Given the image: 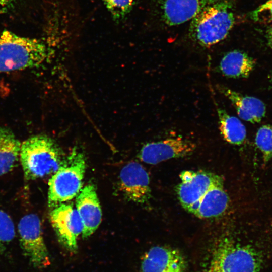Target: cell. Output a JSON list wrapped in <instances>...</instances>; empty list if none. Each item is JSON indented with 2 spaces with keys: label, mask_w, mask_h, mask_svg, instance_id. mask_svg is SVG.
Here are the masks:
<instances>
[{
  "label": "cell",
  "mask_w": 272,
  "mask_h": 272,
  "mask_svg": "<svg viewBox=\"0 0 272 272\" xmlns=\"http://www.w3.org/2000/svg\"><path fill=\"white\" fill-rule=\"evenodd\" d=\"M176 191L183 208L201 219L221 216L227 209L229 196L223 178L207 171H184Z\"/></svg>",
  "instance_id": "cell-1"
},
{
  "label": "cell",
  "mask_w": 272,
  "mask_h": 272,
  "mask_svg": "<svg viewBox=\"0 0 272 272\" xmlns=\"http://www.w3.org/2000/svg\"><path fill=\"white\" fill-rule=\"evenodd\" d=\"M232 7L227 1L206 2L192 19L191 36L199 45L209 47L224 39L233 27Z\"/></svg>",
  "instance_id": "cell-2"
},
{
  "label": "cell",
  "mask_w": 272,
  "mask_h": 272,
  "mask_svg": "<svg viewBox=\"0 0 272 272\" xmlns=\"http://www.w3.org/2000/svg\"><path fill=\"white\" fill-rule=\"evenodd\" d=\"M64 159L60 147L48 136L34 135L21 143L20 159L28 180L54 173Z\"/></svg>",
  "instance_id": "cell-3"
},
{
  "label": "cell",
  "mask_w": 272,
  "mask_h": 272,
  "mask_svg": "<svg viewBox=\"0 0 272 272\" xmlns=\"http://www.w3.org/2000/svg\"><path fill=\"white\" fill-rule=\"evenodd\" d=\"M45 45L40 40L0 32V72L36 67L46 57Z\"/></svg>",
  "instance_id": "cell-4"
},
{
  "label": "cell",
  "mask_w": 272,
  "mask_h": 272,
  "mask_svg": "<svg viewBox=\"0 0 272 272\" xmlns=\"http://www.w3.org/2000/svg\"><path fill=\"white\" fill-rule=\"evenodd\" d=\"M261 264L253 247L223 237L214 247L206 272H259Z\"/></svg>",
  "instance_id": "cell-5"
},
{
  "label": "cell",
  "mask_w": 272,
  "mask_h": 272,
  "mask_svg": "<svg viewBox=\"0 0 272 272\" xmlns=\"http://www.w3.org/2000/svg\"><path fill=\"white\" fill-rule=\"evenodd\" d=\"M86 168L84 154L74 149L49 179L48 203L50 208L78 195L82 189Z\"/></svg>",
  "instance_id": "cell-6"
},
{
  "label": "cell",
  "mask_w": 272,
  "mask_h": 272,
  "mask_svg": "<svg viewBox=\"0 0 272 272\" xmlns=\"http://www.w3.org/2000/svg\"><path fill=\"white\" fill-rule=\"evenodd\" d=\"M18 231L21 248L30 263L37 268L49 265L50 257L39 217L32 213L25 215L19 222Z\"/></svg>",
  "instance_id": "cell-7"
},
{
  "label": "cell",
  "mask_w": 272,
  "mask_h": 272,
  "mask_svg": "<svg viewBox=\"0 0 272 272\" xmlns=\"http://www.w3.org/2000/svg\"><path fill=\"white\" fill-rule=\"evenodd\" d=\"M50 220L60 243L71 252L77 250V238L83 231V224L73 205L62 203L52 208Z\"/></svg>",
  "instance_id": "cell-8"
},
{
  "label": "cell",
  "mask_w": 272,
  "mask_h": 272,
  "mask_svg": "<svg viewBox=\"0 0 272 272\" xmlns=\"http://www.w3.org/2000/svg\"><path fill=\"white\" fill-rule=\"evenodd\" d=\"M195 144L182 137L170 138L145 144L139 154L144 163L156 165L175 158L188 156L194 151Z\"/></svg>",
  "instance_id": "cell-9"
},
{
  "label": "cell",
  "mask_w": 272,
  "mask_h": 272,
  "mask_svg": "<svg viewBox=\"0 0 272 272\" xmlns=\"http://www.w3.org/2000/svg\"><path fill=\"white\" fill-rule=\"evenodd\" d=\"M119 185L124 196L129 201L143 203L150 197L149 176L138 162H130L122 168L119 174Z\"/></svg>",
  "instance_id": "cell-10"
},
{
  "label": "cell",
  "mask_w": 272,
  "mask_h": 272,
  "mask_svg": "<svg viewBox=\"0 0 272 272\" xmlns=\"http://www.w3.org/2000/svg\"><path fill=\"white\" fill-rule=\"evenodd\" d=\"M142 272H186L187 264L183 254L177 249L166 246H156L145 254Z\"/></svg>",
  "instance_id": "cell-11"
},
{
  "label": "cell",
  "mask_w": 272,
  "mask_h": 272,
  "mask_svg": "<svg viewBox=\"0 0 272 272\" xmlns=\"http://www.w3.org/2000/svg\"><path fill=\"white\" fill-rule=\"evenodd\" d=\"M76 207L83 224L82 237L88 238L96 230L102 220V210L93 185L81 189L76 198Z\"/></svg>",
  "instance_id": "cell-12"
},
{
  "label": "cell",
  "mask_w": 272,
  "mask_h": 272,
  "mask_svg": "<svg viewBox=\"0 0 272 272\" xmlns=\"http://www.w3.org/2000/svg\"><path fill=\"white\" fill-rule=\"evenodd\" d=\"M216 88L231 101L242 119L255 123L259 122L264 117L266 107L260 99L242 95L223 85H217Z\"/></svg>",
  "instance_id": "cell-13"
},
{
  "label": "cell",
  "mask_w": 272,
  "mask_h": 272,
  "mask_svg": "<svg viewBox=\"0 0 272 272\" xmlns=\"http://www.w3.org/2000/svg\"><path fill=\"white\" fill-rule=\"evenodd\" d=\"M207 0H163L162 16L165 23L175 26L192 20Z\"/></svg>",
  "instance_id": "cell-14"
},
{
  "label": "cell",
  "mask_w": 272,
  "mask_h": 272,
  "mask_svg": "<svg viewBox=\"0 0 272 272\" xmlns=\"http://www.w3.org/2000/svg\"><path fill=\"white\" fill-rule=\"evenodd\" d=\"M255 65V60L246 53L234 50L226 53L219 63V70L225 76L240 78L248 77Z\"/></svg>",
  "instance_id": "cell-15"
},
{
  "label": "cell",
  "mask_w": 272,
  "mask_h": 272,
  "mask_svg": "<svg viewBox=\"0 0 272 272\" xmlns=\"http://www.w3.org/2000/svg\"><path fill=\"white\" fill-rule=\"evenodd\" d=\"M21 145L10 129L0 126V176L15 167L20 157Z\"/></svg>",
  "instance_id": "cell-16"
},
{
  "label": "cell",
  "mask_w": 272,
  "mask_h": 272,
  "mask_svg": "<svg viewBox=\"0 0 272 272\" xmlns=\"http://www.w3.org/2000/svg\"><path fill=\"white\" fill-rule=\"evenodd\" d=\"M216 107L219 119V128L223 138L230 144H242L247 135L244 124L238 118L229 114L225 110L217 105Z\"/></svg>",
  "instance_id": "cell-17"
},
{
  "label": "cell",
  "mask_w": 272,
  "mask_h": 272,
  "mask_svg": "<svg viewBox=\"0 0 272 272\" xmlns=\"http://www.w3.org/2000/svg\"><path fill=\"white\" fill-rule=\"evenodd\" d=\"M255 141L264 163H267L272 158V125L261 126L256 132Z\"/></svg>",
  "instance_id": "cell-18"
},
{
  "label": "cell",
  "mask_w": 272,
  "mask_h": 272,
  "mask_svg": "<svg viewBox=\"0 0 272 272\" xmlns=\"http://www.w3.org/2000/svg\"><path fill=\"white\" fill-rule=\"evenodd\" d=\"M113 20L123 21L134 6L137 0H102Z\"/></svg>",
  "instance_id": "cell-19"
},
{
  "label": "cell",
  "mask_w": 272,
  "mask_h": 272,
  "mask_svg": "<svg viewBox=\"0 0 272 272\" xmlns=\"http://www.w3.org/2000/svg\"><path fill=\"white\" fill-rule=\"evenodd\" d=\"M15 236L13 220L6 212L0 209V252L5 250Z\"/></svg>",
  "instance_id": "cell-20"
},
{
  "label": "cell",
  "mask_w": 272,
  "mask_h": 272,
  "mask_svg": "<svg viewBox=\"0 0 272 272\" xmlns=\"http://www.w3.org/2000/svg\"><path fill=\"white\" fill-rule=\"evenodd\" d=\"M250 18L255 22L269 23L272 21V0L258 6L249 13Z\"/></svg>",
  "instance_id": "cell-21"
},
{
  "label": "cell",
  "mask_w": 272,
  "mask_h": 272,
  "mask_svg": "<svg viewBox=\"0 0 272 272\" xmlns=\"http://www.w3.org/2000/svg\"><path fill=\"white\" fill-rule=\"evenodd\" d=\"M267 38H268L269 44L270 45V46L272 48V26H271V27L269 29L268 31Z\"/></svg>",
  "instance_id": "cell-22"
},
{
  "label": "cell",
  "mask_w": 272,
  "mask_h": 272,
  "mask_svg": "<svg viewBox=\"0 0 272 272\" xmlns=\"http://www.w3.org/2000/svg\"><path fill=\"white\" fill-rule=\"evenodd\" d=\"M11 0H0V9L6 6Z\"/></svg>",
  "instance_id": "cell-23"
},
{
  "label": "cell",
  "mask_w": 272,
  "mask_h": 272,
  "mask_svg": "<svg viewBox=\"0 0 272 272\" xmlns=\"http://www.w3.org/2000/svg\"><path fill=\"white\" fill-rule=\"evenodd\" d=\"M270 82L272 84V73L270 75Z\"/></svg>",
  "instance_id": "cell-24"
}]
</instances>
